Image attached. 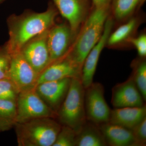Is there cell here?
Here are the masks:
<instances>
[{
  "label": "cell",
  "instance_id": "cell-1",
  "mask_svg": "<svg viewBox=\"0 0 146 146\" xmlns=\"http://www.w3.org/2000/svg\"><path fill=\"white\" fill-rule=\"evenodd\" d=\"M57 13L56 9L50 5L44 12L11 18L9 23V39L5 47L9 54L20 52L31 40L49 30Z\"/></svg>",
  "mask_w": 146,
  "mask_h": 146
},
{
  "label": "cell",
  "instance_id": "cell-2",
  "mask_svg": "<svg viewBox=\"0 0 146 146\" xmlns=\"http://www.w3.org/2000/svg\"><path fill=\"white\" fill-rule=\"evenodd\" d=\"M110 6L95 7L85 21L72 50L67 55L82 68L87 55L102 34L108 18Z\"/></svg>",
  "mask_w": 146,
  "mask_h": 146
},
{
  "label": "cell",
  "instance_id": "cell-3",
  "mask_svg": "<svg viewBox=\"0 0 146 146\" xmlns=\"http://www.w3.org/2000/svg\"><path fill=\"white\" fill-rule=\"evenodd\" d=\"M51 118H36L16 123L18 145L53 146L62 126Z\"/></svg>",
  "mask_w": 146,
  "mask_h": 146
},
{
  "label": "cell",
  "instance_id": "cell-4",
  "mask_svg": "<svg viewBox=\"0 0 146 146\" xmlns=\"http://www.w3.org/2000/svg\"><path fill=\"white\" fill-rule=\"evenodd\" d=\"M85 88L80 79L73 78L67 95L57 111V116L63 125L67 126L78 133L86 123L84 106Z\"/></svg>",
  "mask_w": 146,
  "mask_h": 146
},
{
  "label": "cell",
  "instance_id": "cell-5",
  "mask_svg": "<svg viewBox=\"0 0 146 146\" xmlns=\"http://www.w3.org/2000/svg\"><path fill=\"white\" fill-rule=\"evenodd\" d=\"M16 102V123L36 118L57 116V113L43 100L35 88L19 93Z\"/></svg>",
  "mask_w": 146,
  "mask_h": 146
},
{
  "label": "cell",
  "instance_id": "cell-6",
  "mask_svg": "<svg viewBox=\"0 0 146 146\" xmlns=\"http://www.w3.org/2000/svg\"><path fill=\"white\" fill-rule=\"evenodd\" d=\"M104 89L100 82H93L85 88L84 106L87 121L98 125L109 122L111 110L105 99Z\"/></svg>",
  "mask_w": 146,
  "mask_h": 146
},
{
  "label": "cell",
  "instance_id": "cell-7",
  "mask_svg": "<svg viewBox=\"0 0 146 146\" xmlns=\"http://www.w3.org/2000/svg\"><path fill=\"white\" fill-rule=\"evenodd\" d=\"M10 55L9 78L18 93L35 88L39 75L26 60L21 52Z\"/></svg>",
  "mask_w": 146,
  "mask_h": 146
},
{
  "label": "cell",
  "instance_id": "cell-8",
  "mask_svg": "<svg viewBox=\"0 0 146 146\" xmlns=\"http://www.w3.org/2000/svg\"><path fill=\"white\" fill-rule=\"evenodd\" d=\"M49 30L31 40L21 49L26 60L39 75L50 64L47 36Z\"/></svg>",
  "mask_w": 146,
  "mask_h": 146
},
{
  "label": "cell",
  "instance_id": "cell-9",
  "mask_svg": "<svg viewBox=\"0 0 146 146\" xmlns=\"http://www.w3.org/2000/svg\"><path fill=\"white\" fill-rule=\"evenodd\" d=\"M74 34L69 25L64 24L54 25L50 29L47 36V44L50 64L67 55Z\"/></svg>",
  "mask_w": 146,
  "mask_h": 146
},
{
  "label": "cell",
  "instance_id": "cell-10",
  "mask_svg": "<svg viewBox=\"0 0 146 146\" xmlns=\"http://www.w3.org/2000/svg\"><path fill=\"white\" fill-rule=\"evenodd\" d=\"M112 25L113 23L111 19L108 18L100 38L91 50L84 62L82 68L80 80L85 89L93 82V79L100 56L105 46L107 44L108 39L111 33Z\"/></svg>",
  "mask_w": 146,
  "mask_h": 146
},
{
  "label": "cell",
  "instance_id": "cell-11",
  "mask_svg": "<svg viewBox=\"0 0 146 146\" xmlns=\"http://www.w3.org/2000/svg\"><path fill=\"white\" fill-rule=\"evenodd\" d=\"M145 100L130 77L112 89L111 104L115 108L141 107L145 104Z\"/></svg>",
  "mask_w": 146,
  "mask_h": 146
},
{
  "label": "cell",
  "instance_id": "cell-12",
  "mask_svg": "<svg viewBox=\"0 0 146 146\" xmlns=\"http://www.w3.org/2000/svg\"><path fill=\"white\" fill-rule=\"evenodd\" d=\"M72 79L45 82L36 85L35 89L43 100L56 112L67 95Z\"/></svg>",
  "mask_w": 146,
  "mask_h": 146
},
{
  "label": "cell",
  "instance_id": "cell-13",
  "mask_svg": "<svg viewBox=\"0 0 146 146\" xmlns=\"http://www.w3.org/2000/svg\"><path fill=\"white\" fill-rule=\"evenodd\" d=\"M81 72L82 68L66 55L62 59L50 64L39 75L36 85L45 82L65 78L80 79Z\"/></svg>",
  "mask_w": 146,
  "mask_h": 146
},
{
  "label": "cell",
  "instance_id": "cell-14",
  "mask_svg": "<svg viewBox=\"0 0 146 146\" xmlns=\"http://www.w3.org/2000/svg\"><path fill=\"white\" fill-rule=\"evenodd\" d=\"M75 33L85 19L89 0H52Z\"/></svg>",
  "mask_w": 146,
  "mask_h": 146
},
{
  "label": "cell",
  "instance_id": "cell-15",
  "mask_svg": "<svg viewBox=\"0 0 146 146\" xmlns=\"http://www.w3.org/2000/svg\"><path fill=\"white\" fill-rule=\"evenodd\" d=\"M146 117V104L141 107L115 108L111 110L108 122L131 130Z\"/></svg>",
  "mask_w": 146,
  "mask_h": 146
},
{
  "label": "cell",
  "instance_id": "cell-16",
  "mask_svg": "<svg viewBox=\"0 0 146 146\" xmlns=\"http://www.w3.org/2000/svg\"><path fill=\"white\" fill-rule=\"evenodd\" d=\"M107 145L135 146L132 131L109 122L98 125Z\"/></svg>",
  "mask_w": 146,
  "mask_h": 146
},
{
  "label": "cell",
  "instance_id": "cell-17",
  "mask_svg": "<svg viewBox=\"0 0 146 146\" xmlns=\"http://www.w3.org/2000/svg\"><path fill=\"white\" fill-rule=\"evenodd\" d=\"M75 146H107L98 125L87 121L77 133Z\"/></svg>",
  "mask_w": 146,
  "mask_h": 146
},
{
  "label": "cell",
  "instance_id": "cell-18",
  "mask_svg": "<svg viewBox=\"0 0 146 146\" xmlns=\"http://www.w3.org/2000/svg\"><path fill=\"white\" fill-rule=\"evenodd\" d=\"M16 101L0 99V131L8 130L16 123Z\"/></svg>",
  "mask_w": 146,
  "mask_h": 146
},
{
  "label": "cell",
  "instance_id": "cell-19",
  "mask_svg": "<svg viewBox=\"0 0 146 146\" xmlns=\"http://www.w3.org/2000/svg\"><path fill=\"white\" fill-rule=\"evenodd\" d=\"M145 0H112V11L118 20L126 18L133 13Z\"/></svg>",
  "mask_w": 146,
  "mask_h": 146
},
{
  "label": "cell",
  "instance_id": "cell-20",
  "mask_svg": "<svg viewBox=\"0 0 146 146\" xmlns=\"http://www.w3.org/2000/svg\"><path fill=\"white\" fill-rule=\"evenodd\" d=\"M137 24L136 19L132 18L119 27L112 34L110 35L107 42L108 45L115 46L128 39L137 26Z\"/></svg>",
  "mask_w": 146,
  "mask_h": 146
},
{
  "label": "cell",
  "instance_id": "cell-21",
  "mask_svg": "<svg viewBox=\"0 0 146 146\" xmlns=\"http://www.w3.org/2000/svg\"><path fill=\"white\" fill-rule=\"evenodd\" d=\"M133 73L130 77L143 98L146 100V62L145 59L136 61L133 63Z\"/></svg>",
  "mask_w": 146,
  "mask_h": 146
},
{
  "label": "cell",
  "instance_id": "cell-22",
  "mask_svg": "<svg viewBox=\"0 0 146 146\" xmlns=\"http://www.w3.org/2000/svg\"><path fill=\"white\" fill-rule=\"evenodd\" d=\"M77 133L67 126H62L52 146H75Z\"/></svg>",
  "mask_w": 146,
  "mask_h": 146
},
{
  "label": "cell",
  "instance_id": "cell-23",
  "mask_svg": "<svg viewBox=\"0 0 146 146\" xmlns=\"http://www.w3.org/2000/svg\"><path fill=\"white\" fill-rule=\"evenodd\" d=\"M19 93L9 78L0 80V99L16 101Z\"/></svg>",
  "mask_w": 146,
  "mask_h": 146
},
{
  "label": "cell",
  "instance_id": "cell-24",
  "mask_svg": "<svg viewBox=\"0 0 146 146\" xmlns=\"http://www.w3.org/2000/svg\"><path fill=\"white\" fill-rule=\"evenodd\" d=\"M135 146H144L146 144V117L131 129Z\"/></svg>",
  "mask_w": 146,
  "mask_h": 146
},
{
  "label": "cell",
  "instance_id": "cell-25",
  "mask_svg": "<svg viewBox=\"0 0 146 146\" xmlns=\"http://www.w3.org/2000/svg\"><path fill=\"white\" fill-rule=\"evenodd\" d=\"M10 54L5 48L0 49V80L9 78L10 68Z\"/></svg>",
  "mask_w": 146,
  "mask_h": 146
},
{
  "label": "cell",
  "instance_id": "cell-26",
  "mask_svg": "<svg viewBox=\"0 0 146 146\" xmlns=\"http://www.w3.org/2000/svg\"><path fill=\"white\" fill-rule=\"evenodd\" d=\"M128 40L135 47L139 56L141 58H145L146 56V35H141L137 37L130 38Z\"/></svg>",
  "mask_w": 146,
  "mask_h": 146
},
{
  "label": "cell",
  "instance_id": "cell-27",
  "mask_svg": "<svg viewBox=\"0 0 146 146\" xmlns=\"http://www.w3.org/2000/svg\"><path fill=\"white\" fill-rule=\"evenodd\" d=\"M112 0H91L95 7H102L110 5Z\"/></svg>",
  "mask_w": 146,
  "mask_h": 146
},
{
  "label": "cell",
  "instance_id": "cell-28",
  "mask_svg": "<svg viewBox=\"0 0 146 146\" xmlns=\"http://www.w3.org/2000/svg\"><path fill=\"white\" fill-rule=\"evenodd\" d=\"M5 1V0H0V3H3V2L4 1Z\"/></svg>",
  "mask_w": 146,
  "mask_h": 146
},
{
  "label": "cell",
  "instance_id": "cell-29",
  "mask_svg": "<svg viewBox=\"0 0 146 146\" xmlns=\"http://www.w3.org/2000/svg\"><path fill=\"white\" fill-rule=\"evenodd\" d=\"M1 48H0V49H1Z\"/></svg>",
  "mask_w": 146,
  "mask_h": 146
}]
</instances>
